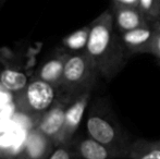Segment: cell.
Returning a JSON list of instances; mask_svg holds the SVG:
<instances>
[{
  "label": "cell",
  "instance_id": "cell-20",
  "mask_svg": "<svg viewBox=\"0 0 160 159\" xmlns=\"http://www.w3.org/2000/svg\"><path fill=\"white\" fill-rule=\"evenodd\" d=\"M6 1H7V0H0V8H1V7L3 6V3H4Z\"/></svg>",
  "mask_w": 160,
  "mask_h": 159
},
{
  "label": "cell",
  "instance_id": "cell-8",
  "mask_svg": "<svg viewBox=\"0 0 160 159\" xmlns=\"http://www.w3.org/2000/svg\"><path fill=\"white\" fill-rule=\"evenodd\" d=\"M156 30L148 25L119 35L125 50L130 53H150Z\"/></svg>",
  "mask_w": 160,
  "mask_h": 159
},
{
  "label": "cell",
  "instance_id": "cell-5",
  "mask_svg": "<svg viewBox=\"0 0 160 159\" xmlns=\"http://www.w3.org/2000/svg\"><path fill=\"white\" fill-rule=\"evenodd\" d=\"M71 102L72 99L70 98L60 96L56 104L40 118L38 124L35 127L42 134L48 136L56 146L60 144V138L64 127L65 112Z\"/></svg>",
  "mask_w": 160,
  "mask_h": 159
},
{
  "label": "cell",
  "instance_id": "cell-22",
  "mask_svg": "<svg viewBox=\"0 0 160 159\" xmlns=\"http://www.w3.org/2000/svg\"><path fill=\"white\" fill-rule=\"evenodd\" d=\"M127 159H131V158H128H128H127Z\"/></svg>",
  "mask_w": 160,
  "mask_h": 159
},
{
  "label": "cell",
  "instance_id": "cell-2",
  "mask_svg": "<svg viewBox=\"0 0 160 159\" xmlns=\"http://www.w3.org/2000/svg\"><path fill=\"white\" fill-rule=\"evenodd\" d=\"M99 72L95 63L85 52L69 53L65 60L60 96L75 99L86 92H92Z\"/></svg>",
  "mask_w": 160,
  "mask_h": 159
},
{
  "label": "cell",
  "instance_id": "cell-4",
  "mask_svg": "<svg viewBox=\"0 0 160 159\" xmlns=\"http://www.w3.org/2000/svg\"><path fill=\"white\" fill-rule=\"evenodd\" d=\"M59 88L40 79L30 81L28 86L15 94L14 105L21 112L30 117L40 118L56 104Z\"/></svg>",
  "mask_w": 160,
  "mask_h": 159
},
{
  "label": "cell",
  "instance_id": "cell-19",
  "mask_svg": "<svg viewBox=\"0 0 160 159\" xmlns=\"http://www.w3.org/2000/svg\"><path fill=\"white\" fill-rule=\"evenodd\" d=\"M12 159H28L25 157V156L23 155V154H20V155H18L17 157H14V158H12Z\"/></svg>",
  "mask_w": 160,
  "mask_h": 159
},
{
  "label": "cell",
  "instance_id": "cell-9",
  "mask_svg": "<svg viewBox=\"0 0 160 159\" xmlns=\"http://www.w3.org/2000/svg\"><path fill=\"white\" fill-rule=\"evenodd\" d=\"M111 11L113 14L114 26L120 34L149 25L148 20L146 19L145 15L142 13V11L138 8L112 6Z\"/></svg>",
  "mask_w": 160,
  "mask_h": 159
},
{
  "label": "cell",
  "instance_id": "cell-14",
  "mask_svg": "<svg viewBox=\"0 0 160 159\" xmlns=\"http://www.w3.org/2000/svg\"><path fill=\"white\" fill-rule=\"evenodd\" d=\"M89 31H91V25H86L64 37L63 46L68 48V50L71 51L70 53L85 52L89 37Z\"/></svg>",
  "mask_w": 160,
  "mask_h": 159
},
{
  "label": "cell",
  "instance_id": "cell-3",
  "mask_svg": "<svg viewBox=\"0 0 160 159\" xmlns=\"http://www.w3.org/2000/svg\"><path fill=\"white\" fill-rule=\"evenodd\" d=\"M86 130L89 137L125 154L128 157L132 141H130L128 134L111 115H108L106 111L98 108H94L87 117Z\"/></svg>",
  "mask_w": 160,
  "mask_h": 159
},
{
  "label": "cell",
  "instance_id": "cell-1",
  "mask_svg": "<svg viewBox=\"0 0 160 159\" xmlns=\"http://www.w3.org/2000/svg\"><path fill=\"white\" fill-rule=\"evenodd\" d=\"M85 53L95 63L99 74L111 80L125 66V48L114 32L111 10H106L91 24Z\"/></svg>",
  "mask_w": 160,
  "mask_h": 159
},
{
  "label": "cell",
  "instance_id": "cell-13",
  "mask_svg": "<svg viewBox=\"0 0 160 159\" xmlns=\"http://www.w3.org/2000/svg\"><path fill=\"white\" fill-rule=\"evenodd\" d=\"M30 83L28 77L24 72L14 69H4L0 73V84L13 94L22 92Z\"/></svg>",
  "mask_w": 160,
  "mask_h": 159
},
{
  "label": "cell",
  "instance_id": "cell-16",
  "mask_svg": "<svg viewBox=\"0 0 160 159\" xmlns=\"http://www.w3.org/2000/svg\"><path fill=\"white\" fill-rule=\"evenodd\" d=\"M150 53L160 60V32L158 31H156V34H155L154 42L150 48Z\"/></svg>",
  "mask_w": 160,
  "mask_h": 159
},
{
  "label": "cell",
  "instance_id": "cell-12",
  "mask_svg": "<svg viewBox=\"0 0 160 159\" xmlns=\"http://www.w3.org/2000/svg\"><path fill=\"white\" fill-rule=\"evenodd\" d=\"M131 159H160V140H136L132 142L128 152Z\"/></svg>",
  "mask_w": 160,
  "mask_h": 159
},
{
  "label": "cell",
  "instance_id": "cell-6",
  "mask_svg": "<svg viewBox=\"0 0 160 159\" xmlns=\"http://www.w3.org/2000/svg\"><path fill=\"white\" fill-rule=\"evenodd\" d=\"M91 94L92 92H86L70 102L67 112H65L64 127L61 134V138H60V144L73 142V136L80 127L83 117H84L85 110L88 106Z\"/></svg>",
  "mask_w": 160,
  "mask_h": 159
},
{
  "label": "cell",
  "instance_id": "cell-18",
  "mask_svg": "<svg viewBox=\"0 0 160 159\" xmlns=\"http://www.w3.org/2000/svg\"><path fill=\"white\" fill-rule=\"evenodd\" d=\"M152 27H154L156 31L160 32V20H157V21L154 22V25H152Z\"/></svg>",
  "mask_w": 160,
  "mask_h": 159
},
{
  "label": "cell",
  "instance_id": "cell-15",
  "mask_svg": "<svg viewBox=\"0 0 160 159\" xmlns=\"http://www.w3.org/2000/svg\"><path fill=\"white\" fill-rule=\"evenodd\" d=\"M48 159H78L72 143H63L55 147Z\"/></svg>",
  "mask_w": 160,
  "mask_h": 159
},
{
  "label": "cell",
  "instance_id": "cell-17",
  "mask_svg": "<svg viewBox=\"0 0 160 159\" xmlns=\"http://www.w3.org/2000/svg\"><path fill=\"white\" fill-rule=\"evenodd\" d=\"M113 6H123V7H135L138 8L139 0H112Z\"/></svg>",
  "mask_w": 160,
  "mask_h": 159
},
{
  "label": "cell",
  "instance_id": "cell-10",
  "mask_svg": "<svg viewBox=\"0 0 160 159\" xmlns=\"http://www.w3.org/2000/svg\"><path fill=\"white\" fill-rule=\"evenodd\" d=\"M55 147L56 145L48 136L34 127L28 134L22 154L28 159H48Z\"/></svg>",
  "mask_w": 160,
  "mask_h": 159
},
{
  "label": "cell",
  "instance_id": "cell-11",
  "mask_svg": "<svg viewBox=\"0 0 160 159\" xmlns=\"http://www.w3.org/2000/svg\"><path fill=\"white\" fill-rule=\"evenodd\" d=\"M69 52H61L47 60L37 71V79H40L49 84L53 85L57 88L61 86L62 77H63V70L65 60H67Z\"/></svg>",
  "mask_w": 160,
  "mask_h": 159
},
{
  "label": "cell",
  "instance_id": "cell-21",
  "mask_svg": "<svg viewBox=\"0 0 160 159\" xmlns=\"http://www.w3.org/2000/svg\"><path fill=\"white\" fill-rule=\"evenodd\" d=\"M156 3H157V6L159 7V9H160V0H156Z\"/></svg>",
  "mask_w": 160,
  "mask_h": 159
},
{
  "label": "cell",
  "instance_id": "cell-7",
  "mask_svg": "<svg viewBox=\"0 0 160 159\" xmlns=\"http://www.w3.org/2000/svg\"><path fill=\"white\" fill-rule=\"evenodd\" d=\"M78 159H124L125 154L112 149L92 137H84L72 142Z\"/></svg>",
  "mask_w": 160,
  "mask_h": 159
}]
</instances>
